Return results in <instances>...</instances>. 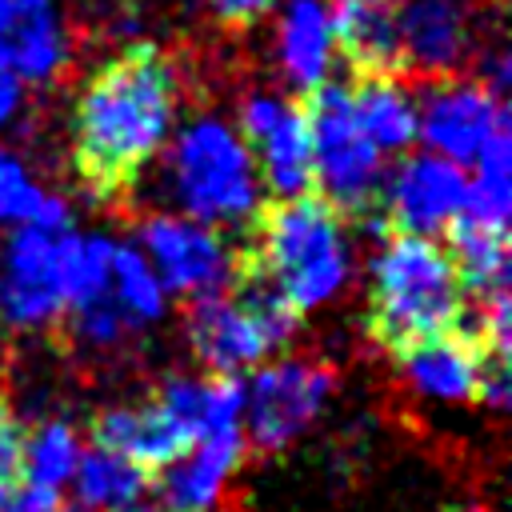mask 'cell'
Masks as SVG:
<instances>
[{
  "instance_id": "6da1fadb",
  "label": "cell",
  "mask_w": 512,
  "mask_h": 512,
  "mask_svg": "<svg viewBox=\"0 0 512 512\" xmlns=\"http://www.w3.org/2000/svg\"><path fill=\"white\" fill-rule=\"evenodd\" d=\"M176 72L156 44H132L92 72L72 108V160L92 196H120L168 144Z\"/></svg>"
},
{
  "instance_id": "7a4b0ae2",
  "label": "cell",
  "mask_w": 512,
  "mask_h": 512,
  "mask_svg": "<svg viewBox=\"0 0 512 512\" xmlns=\"http://www.w3.org/2000/svg\"><path fill=\"white\" fill-rule=\"evenodd\" d=\"M464 316V284L448 248L432 236L392 232L372 260L368 332L392 356L416 340L456 328Z\"/></svg>"
},
{
  "instance_id": "3957f363",
  "label": "cell",
  "mask_w": 512,
  "mask_h": 512,
  "mask_svg": "<svg viewBox=\"0 0 512 512\" xmlns=\"http://www.w3.org/2000/svg\"><path fill=\"white\" fill-rule=\"evenodd\" d=\"M252 228L256 248L244 256L264 268L296 312L320 308L344 288L352 248L344 240V216L324 196L304 192L292 200H272L268 208H256Z\"/></svg>"
},
{
  "instance_id": "277c9868",
  "label": "cell",
  "mask_w": 512,
  "mask_h": 512,
  "mask_svg": "<svg viewBox=\"0 0 512 512\" xmlns=\"http://www.w3.org/2000/svg\"><path fill=\"white\" fill-rule=\"evenodd\" d=\"M168 184L184 216L200 224H240L260 208V176L240 132L216 116L180 128L168 156Z\"/></svg>"
},
{
  "instance_id": "5b68a950",
  "label": "cell",
  "mask_w": 512,
  "mask_h": 512,
  "mask_svg": "<svg viewBox=\"0 0 512 512\" xmlns=\"http://www.w3.org/2000/svg\"><path fill=\"white\" fill-rule=\"evenodd\" d=\"M312 140V188L340 212L364 216L384 196V152L356 124L348 84L324 80L304 104Z\"/></svg>"
},
{
  "instance_id": "8992f818",
  "label": "cell",
  "mask_w": 512,
  "mask_h": 512,
  "mask_svg": "<svg viewBox=\"0 0 512 512\" xmlns=\"http://www.w3.org/2000/svg\"><path fill=\"white\" fill-rule=\"evenodd\" d=\"M332 396V368L316 360H280L244 384L240 432L260 452H280L300 440Z\"/></svg>"
},
{
  "instance_id": "52a82bcc",
  "label": "cell",
  "mask_w": 512,
  "mask_h": 512,
  "mask_svg": "<svg viewBox=\"0 0 512 512\" xmlns=\"http://www.w3.org/2000/svg\"><path fill=\"white\" fill-rule=\"evenodd\" d=\"M68 232H44L32 224L12 228V236L0 248V320L4 324L40 328L68 312V292H64Z\"/></svg>"
},
{
  "instance_id": "ba28073f",
  "label": "cell",
  "mask_w": 512,
  "mask_h": 512,
  "mask_svg": "<svg viewBox=\"0 0 512 512\" xmlns=\"http://www.w3.org/2000/svg\"><path fill=\"white\" fill-rule=\"evenodd\" d=\"M136 248L160 276L164 292H180L188 300L224 292V284L236 272V260L228 244L216 236V228L192 220V216H148L136 232Z\"/></svg>"
},
{
  "instance_id": "9c48e42d",
  "label": "cell",
  "mask_w": 512,
  "mask_h": 512,
  "mask_svg": "<svg viewBox=\"0 0 512 512\" xmlns=\"http://www.w3.org/2000/svg\"><path fill=\"white\" fill-rule=\"evenodd\" d=\"M504 128V96H496L480 80H440L416 108V136L432 156H444L452 164H472Z\"/></svg>"
},
{
  "instance_id": "30bf717a",
  "label": "cell",
  "mask_w": 512,
  "mask_h": 512,
  "mask_svg": "<svg viewBox=\"0 0 512 512\" xmlns=\"http://www.w3.org/2000/svg\"><path fill=\"white\" fill-rule=\"evenodd\" d=\"M240 140L276 200L312 192V140L300 108L280 96H248L240 108Z\"/></svg>"
},
{
  "instance_id": "8fae6325",
  "label": "cell",
  "mask_w": 512,
  "mask_h": 512,
  "mask_svg": "<svg viewBox=\"0 0 512 512\" xmlns=\"http://www.w3.org/2000/svg\"><path fill=\"white\" fill-rule=\"evenodd\" d=\"M380 200L388 204V220H384L388 232L440 236L464 216L468 176L460 172V164L420 152V156H408L392 172V180H384Z\"/></svg>"
},
{
  "instance_id": "7c38bea8",
  "label": "cell",
  "mask_w": 512,
  "mask_h": 512,
  "mask_svg": "<svg viewBox=\"0 0 512 512\" xmlns=\"http://www.w3.org/2000/svg\"><path fill=\"white\" fill-rule=\"evenodd\" d=\"M244 456V432H212L192 440L172 464L160 468L156 496L160 512H220L228 480Z\"/></svg>"
},
{
  "instance_id": "4fadbf2b",
  "label": "cell",
  "mask_w": 512,
  "mask_h": 512,
  "mask_svg": "<svg viewBox=\"0 0 512 512\" xmlns=\"http://www.w3.org/2000/svg\"><path fill=\"white\" fill-rule=\"evenodd\" d=\"M68 28L56 0H0V68L20 84H48L68 64Z\"/></svg>"
},
{
  "instance_id": "5bb4252c",
  "label": "cell",
  "mask_w": 512,
  "mask_h": 512,
  "mask_svg": "<svg viewBox=\"0 0 512 512\" xmlns=\"http://www.w3.org/2000/svg\"><path fill=\"white\" fill-rule=\"evenodd\" d=\"M188 340L200 364L212 368V376H236L244 368H256L272 344L256 328V320L236 304L232 292H208L196 296L188 312Z\"/></svg>"
},
{
  "instance_id": "9a60e30c",
  "label": "cell",
  "mask_w": 512,
  "mask_h": 512,
  "mask_svg": "<svg viewBox=\"0 0 512 512\" xmlns=\"http://www.w3.org/2000/svg\"><path fill=\"white\" fill-rule=\"evenodd\" d=\"M332 44L356 76H400L396 0H328Z\"/></svg>"
},
{
  "instance_id": "2e32d148",
  "label": "cell",
  "mask_w": 512,
  "mask_h": 512,
  "mask_svg": "<svg viewBox=\"0 0 512 512\" xmlns=\"http://www.w3.org/2000/svg\"><path fill=\"white\" fill-rule=\"evenodd\" d=\"M492 352H484L468 332L460 328H448L440 336H428V340H416L408 348L396 352L400 360V372L404 380L420 392V396H432V400H476V388H480V372H484V360Z\"/></svg>"
},
{
  "instance_id": "e0dca14e",
  "label": "cell",
  "mask_w": 512,
  "mask_h": 512,
  "mask_svg": "<svg viewBox=\"0 0 512 512\" xmlns=\"http://www.w3.org/2000/svg\"><path fill=\"white\" fill-rule=\"evenodd\" d=\"M468 0H396L404 68L424 76L452 72L468 52Z\"/></svg>"
},
{
  "instance_id": "ac0fdd59",
  "label": "cell",
  "mask_w": 512,
  "mask_h": 512,
  "mask_svg": "<svg viewBox=\"0 0 512 512\" xmlns=\"http://www.w3.org/2000/svg\"><path fill=\"white\" fill-rule=\"evenodd\" d=\"M92 444L132 460L144 472H160L188 448V436L156 400H144V404L104 408L92 420Z\"/></svg>"
},
{
  "instance_id": "d6986e66",
  "label": "cell",
  "mask_w": 512,
  "mask_h": 512,
  "mask_svg": "<svg viewBox=\"0 0 512 512\" xmlns=\"http://www.w3.org/2000/svg\"><path fill=\"white\" fill-rule=\"evenodd\" d=\"M332 20H328V0H288L280 12L276 28V56L280 72L292 88H320L332 68Z\"/></svg>"
},
{
  "instance_id": "ffe728a7",
  "label": "cell",
  "mask_w": 512,
  "mask_h": 512,
  "mask_svg": "<svg viewBox=\"0 0 512 512\" xmlns=\"http://www.w3.org/2000/svg\"><path fill=\"white\" fill-rule=\"evenodd\" d=\"M356 124L364 136L388 156L416 144V100L400 84V76H356L348 88Z\"/></svg>"
},
{
  "instance_id": "44dd1931",
  "label": "cell",
  "mask_w": 512,
  "mask_h": 512,
  "mask_svg": "<svg viewBox=\"0 0 512 512\" xmlns=\"http://www.w3.org/2000/svg\"><path fill=\"white\" fill-rule=\"evenodd\" d=\"M72 484H76V508L72 512H120V508L144 500L148 472L136 468L132 460L92 444L88 452H80Z\"/></svg>"
},
{
  "instance_id": "7402d4cb",
  "label": "cell",
  "mask_w": 512,
  "mask_h": 512,
  "mask_svg": "<svg viewBox=\"0 0 512 512\" xmlns=\"http://www.w3.org/2000/svg\"><path fill=\"white\" fill-rule=\"evenodd\" d=\"M448 256L456 264L464 292L484 296L508 288V228H488L460 216L448 228Z\"/></svg>"
},
{
  "instance_id": "603a6c76",
  "label": "cell",
  "mask_w": 512,
  "mask_h": 512,
  "mask_svg": "<svg viewBox=\"0 0 512 512\" xmlns=\"http://www.w3.org/2000/svg\"><path fill=\"white\" fill-rule=\"evenodd\" d=\"M0 224H12V228L32 224L44 232H68L72 216H68V204L44 192L16 156L0 152Z\"/></svg>"
},
{
  "instance_id": "cb8c5ba5",
  "label": "cell",
  "mask_w": 512,
  "mask_h": 512,
  "mask_svg": "<svg viewBox=\"0 0 512 512\" xmlns=\"http://www.w3.org/2000/svg\"><path fill=\"white\" fill-rule=\"evenodd\" d=\"M476 176L468 180V200H464V216L488 228H508V212H512V144H508V128L496 132L484 152L472 160Z\"/></svg>"
},
{
  "instance_id": "d4e9b609",
  "label": "cell",
  "mask_w": 512,
  "mask_h": 512,
  "mask_svg": "<svg viewBox=\"0 0 512 512\" xmlns=\"http://www.w3.org/2000/svg\"><path fill=\"white\" fill-rule=\"evenodd\" d=\"M120 316L128 320V328L152 324L164 316V284L152 272V264L144 260V252L136 244H116L112 248V284H108Z\"/></svg>"
},
{
  "instance_id": "484cf974",
  "label": "cell",
  "mask_w": 512,
  "mask_h": 512,
  "mask_svg": "<svg viewBox=\"0 0 512 512\" xmlns=\"http://www.w3.org/2000/svg\"><path fill=\"white\" fill-rule=\"evenodd\" d=\"M80 452V436L68 420H44L28 440H20V476L28 484L60 488L64 480H72Z\"/></svg>"
},
{
  "instance_id": "4316f807",
  "label": "cell",
  "mask_w": 512,
  "mask_h": 512,
  "mask_svg": "<svg viewBox=\"0 0 512 512\" xmlns=\"http://www.w3.org/2000/svg\"><path fill=\"white\" fill-rule=\"evenodd\" d=\"M112 240L104 236H64V292H68V312L108 296L112 284Z\"/></svg>"
},
{
  "instance_id": "83f0119b",
  "label": "cell",
  "mask_w": 512,
  "mask_h": 512,
  "mask_svg": "<svg viewBox=\"0 0 512 512\" xmlns=\"http://www.w3.org/2000/svg\"><path fill=\"white\" fill-rule=\"evenodd\" d=\"M0 512H64V500L56 488L16 480L0 492Z\"/></svg>"
},
{
  "instance_id": "f1b7e54d",
  "label": "cell",
  "mask_w": 512,
  "mask_h": 512,
  "mask_svg": "<svg viewBox=\"0 0 512 512\" xmlns=\"http://www.w3.org/2000/svg\"><path fill=\"white\" fill-rule=\"evenodd\" d=\"M20 440H24L20 424L12 420V412L0 400V492L20 480Z\"/></svg>"
},
{
  "instance_id": "f546056e",
  "label": "cell",
  "mask_w": 512,
  "mask_h": 512,
  "mask_svg": "<svg viewBox=\"0 0 512 512\" xmlns=\"http://www.w3.org/2000/svg\"><path fill=\"white\" fill-rule=\"evenodd\" d=\"M208 8H212V16H216L220 24H228V28H248V24H256V20L272 8V0H208Z\"/></svg>"
},
{
  "instance_id": "4dcf8cb0",
  "label": "cell",
  "mask_w": 512,
  "mask_h": 512,
  "mask_svg": "<svg viewBox=\"0 0 512 512\" xmlns=\"http://www.w3.org/2000/svg\"><path fill=\"white\" fill-rule=\"evenodd\" d=\"M20 108H24V84L0 68V128L12 124L20 116Z\"/></svg>"
},
{
  "instance_id": "1f68e13d",
  "label": "cell",
  "mask_w": 512,
  "mask_h": 512,
  "mask_svg": "<svg viewBox=\"0 0 512 512\" xmlns=\"http://www.w3.org/2000/svg\"><path fill=\"white\" fill-rule=\"evenodd\" d=\"M452 512H492V508H484V504H464V508H452Z\"/></svg>"
},
{
  "instance_id": "d6a6232c",
  "label": "cell",
  "mask_w": 512,
  "mask_h": 512,
  "mask_svg": "<svg viewBox=\"0 0 512 512\" xmlns=\"http://www.w3.org/2000/svg\"><path fill=\"white\" fill-rule=\"evenodd\" d=\"M0 152H4V148H0Z\"/></svg>"
}]
</instances>
